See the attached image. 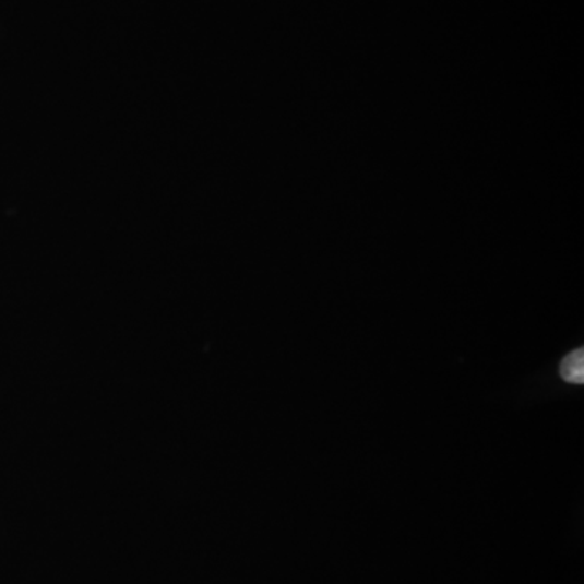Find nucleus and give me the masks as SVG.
Instances as JSON below:
<instances>
[{
    "label": "nucleus",
    "instance_id": "f257e3e1",
    "mask_svg": "<svg viewBox=\"0 0 584 584\" xmlns=\"http://www.w3.org/2000/svg\"><path fill=\"white\" fill-rule=\"evenodd\" d=\"M560 377L565 382L582 385L584 382V353L583 349L573 350L560 363Z\"/></svg>",
    "mask_w": 584,
    "mask_h": 584
}]
</instances>
